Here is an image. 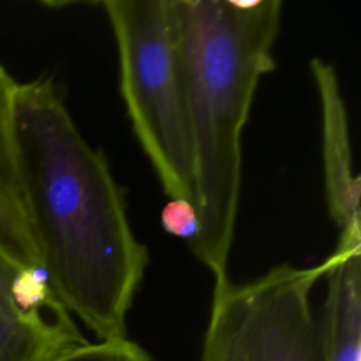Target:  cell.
Listing matches in <instances>:
<instances>
[{
  "mask_svg": "<svg viewBox=\"0 0 361 361\" xmlns=\"http://www.w3.org/2000/svg\"><path fill=\"white\" fill-rule=\"evenodd\" d=\"M18 269L0 257V361H54L86 344L66 309L34 310L17 299Z\"/></svg>",
  "mask_w": 361,
  "mask_h": 361,
  "instance_id": "7",
  "label": "cell"
},
{
  "mask_svg": "<svg viewBox=\"0 0 361 361\" xmlns=\"http://www.w3.org/2000/svg\"><path fill=\"white\" fill-rule=\"evenodd\" d=\"M279 0H175L195 155L193 255L228 278L243 175V130L264 75L275 68Z\"/></svg>",
  "mask_w": 361,
  "mask_h": 361,
  "instance_id": "2",
  "label": "cell"
},
{
  "mask_svg": "<svg viewBox=\"0 0 361 361\" xmlns=\"http://www.w3.org/2000/svg\"><path fill=\"white\" fill-rule=\"evenodd\" d=\"M54 361H151L149 355L127 337L86 343Z\"/></svg>",
  "mask_w": 361,
  "mask_h": 361,
  "instance_id": "9",
  "label": "cell"
},
{
  "mask_svg": "<svg viewBox=\"0 0 361 361\" xmlns=\"http://www.w3.org/2000/svg\"><path fill=\"white\" fill-rule=\"evenodd\" d=\"M18 82L0 65V257L42 268L35 243L17 123Z\"/></svg>",
  "mask_w": 361,
  "mask_h": 361,
  "instance_id": "6",
  "label": "cell"
},
{
  "mask_svg": "<svg viewBox=\"0 0 361 361\" xmlns=\"http://www.w3.org/2000/svg\"><path fill=\"white\" fill-rule=\"evenodd\" d=\"M327 265L285 262L244 283L214 282L202 361H323L312 292Z\"/></svg>",
  "mask_w": 361,
  "mask_h": 361,
  "instance_id": "4",
  "label": "cell"
},
{
  "mask_svg": "<svg viewBox=\"0 0 361 361\" xmlns=\"http://www.w3.org/2000/svg\"><path fill=\"white\" fill-rule=\"evenodd\" d=\"M134 134L169 199L195 204V155L175 0L103 1Z\"/></svg>",
  "mask_w": 361,
  "mask_h": 361,
  "instance_id": "3",
  "label": "cell"
},
{
  "mask_svg": "<svg viewBox=\"0 0 361 361\" xmlns=\"http://www.w3.org/2000/svg\"><path fill=\"white\" fill-rule=\"evenodd\" d=\"M17 123L41 267L99 340L127 337L148 252L109 159L76 127L51 78L18 83Z\"/></svg>",
  "mask_w": 361,
  "mask_h": 361,
  "instance_id": "1",
  "label": "cell"
},
{
  "mask_svg": "<svg viewBox=\"0 0 361 361\" xmlns=\"http://www.w3.org/2000/svg\"><path fill=\"white\" fill-rule=\"evenodd\" d=\"M317 314L323 361H361V233L338 234Z\"/></svg>",
  "mask_w": 361,
  "mask_h": 361,
  "instance_id": "8",
  "label": "cell"
},
{
  "mask_svg": "<svg viewBox=\"0 0 361 361\" xmlns=\"http://www.w3.org/2000/svg\"><path fill=\"white\" fill-rule=\"evenodd\" d=\"M322 117V155L327 209L338 234L361 231L360 178L354 173L347 109L334 68L310 61Z\"/></svg>",
  "mask_w": 361,
  "mask_h": 361,
  "instance_id": "5",
  "label": "cell"
},
{
  "mask_svg": "<svg viewBox=\"0 0 361 361\" xmlns=\"http://www.w3.org/2000/svg\"><path fill=\"white\" fill-rule=\"evenodd\" d=\"M161 224L164 230L188 243L196 235L199 219L196 207L192 202L183 199H169L161 213Z\"/></svg>",
  "mask_w": 361,
  "mask_h": 361,
  "instance_id": "10",
  "label": "cell"
}]
</instances>
